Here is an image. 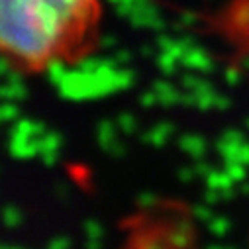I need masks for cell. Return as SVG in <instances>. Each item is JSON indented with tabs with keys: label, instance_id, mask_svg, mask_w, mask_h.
Wrapping results in <instances>:
<instances>
[{
	"label": "cell",
	"instance_id": "cell-22",
	"mask_svg": "<svg viewBox=\"0 0 249 249\" xmlns=\"http://www.w3.org/2000/svg\"><path fill=\"white\" fill-rule=\"evenodd\" d=\"M191 214H193V218L195 220H198V222H210V218L214 216L212 214V206L208 204V202H200V204H195L193 206V210H191Z\"/></svg>",
	"mask_w": 249,
	"mask_h": 249
},
{
	"label": "cell",
	"instance_id": "cell-7",
	"mask_svg": "<svg viewBox=\"0 0 249 249\" xmlns=\"http://www.w3.org/2000/svg\"><path fill=\"white\" fill-rule=\"evenodd\" d=\"M67 65H65V61L63 59H59V57H49L45 61V75H47V81L51 85H59L61 81H63V77L67 75Z\"/></svg>",
	"mask_w": 249,
	"mask_h": 249
},
{
	"label": "cell",
	"instance_id": "cell-4",
	"mask_svg": "<svg viewBox=\"0 0 249 249\" xmlns=\"http://www.w3.org/2000/svg\"><path fill=\"white\" fill-rule=\"evenodd\" d=\"M173 132H175V126L171 122H159L157 126H153L149 132H145L140 138V142L147 143V145H153V147H161V145L167 143V140L173 136Z\"/></svg>",
	"mask_w": 249,
	"mask_h": 249
},
{
	"label": "cell",
	"instance_id": "cell-50",
	"mask_svg": "<svg viewBox=\"0 0 249 249\" xmlns=\"http://www.w3.org/2000/svg\"><path fill=\"white\" fill-rule=\"evenodd\" d=\"M243 126H245V128L249 130V118H245V124H243Z\"/></svg>",
	"mask_w": 249,
	"mask_h": 249
},
{
	"label": "cell",
	"instance_id": "cell-2",
	"mask_svg": "<svg viewBox=\"0 0 249 249\" xmlns=\"http://www.w3.org/2000/svg\"><path fill=\"white\" fill-rule=\"evenodd\" d=\"M8 153L14 159H32L36 155H39V142L34 136H26V134H18V132H10L8 136Z\"/></svg>",
	"mask_w": 249,
	"mask_h": 249
},
{
	"label": "cell",
	"instance_id": "cell-36",
	"mask_svg": "<svg viewBox=\"0 0 249 249\" xmlns=\"http://www.w3.org/2000/svg\"><path fill=\"white\" fill-rule=\"evenodd\" d=\"M235 161H239V163H243V165H249V143H247V142H243V143L239 145L237 155H235Z\"/></svg>",
	"mask_w": 249,
	"mask_h": 249
},
{
	"label": "cell",
	"instance_id": "cell-30",
	"mask_svg": "<svg viewBox=\"0 0 249 249\" xmlns=\"http://www.w3.org/2000/svg\"><path fill=\"white\" fill-rule=\"evenodd\" d=\"M195 177H196L195 167H180V169L177 171V178H178L180 182H191Z\"/></svg>",
	"mask_w": 249,
	"mask_h": 249
},
{
	"label": "cell",
	"instance_id": "cell-39",
	"mask_svg": "<svg viewBox=\"0 0 249 249\" xmlns=\"http://www.w3.org/2000/svg\"><path fill=\"white\" fill-rule=\"evenodd\" d=\"M39 157H41L43 165L53 167V165L59 161V151H43V153H39Z\"/></svg>",
	"mask_w": 249,
	"mask_h": 249
},
{
	"label": "cell",
	"instance_id": "cell-11",
	"mask_svg": "<svg viewBox=\"0 0 249 249\" xmlns=\"http://www.w3.org/2000/svg\"><path fill=\"white\" fill-rule=\"evenodd\" d=\"M231 184H235V182L231 180V177H230L224 169H222V171L212 169V173L206 177V186H208V189L224 191V189H228V186H231Z\"/></svg>",
	"mask_w": 249,
	"mask_h": 249
},
{
	"label": "cell",
	"instance_id": "cell-46",
	"mask_svg": "<svg viewBox=\"0 0 249 249\" xmlns=\"http://www.w3.org/2000/svg\"><path fill=\"white\" fill-rule=\"evenodd\" d=\"M239 195L249 196V180H243V182H241V186H239Z\"/></svg>",
	"mask_w": 249,
	"mask_h": 249
},
{
	"label": "cell",
	"instance_id": "cell-13",
	"mask_svg": "<svg viewBox=\"0 0 249 249\" xmlns=\"http://www.w3.org/2000/svg\"><path fill=\"white\" fill-rule=\"evenodd\" d=\"M230 228H231V224H230V220H228L226 216H212L210 222H208V231H210L214 237H224V235H228Z\"/></svg>",
	"mask_w": 249,
	"mask_h": 249
},
{
	"label": "cell",
	"instance_id": "cell-3",
	"mask_svg": "<svg viewBox=\"0 0 249 249\" xmlns=\"http://www.w3.org/2000/svg\"><path fill=\"white\" fill-rule=\"evenodd\" d=\"M180 65L191 69V71H198V73H210L214 69V61L212 57L202 49V47H191L184 53V57L180 59Z\"/></svg>",
	"mask_w": 249,
	"mask_h": 249
},
{
	"label": "cell",
	"instance_id": "cell-45",
	"mask_svg": "<svg viewBox=\"0 0 249 249\" xmlns=\"http://www.w3.org/2000/svg\"><path fill=\"white\" fill-rule=\"evenodd\" d=\"M6 81H12V83H18V81H24V77H22V73L20 71H16V69H12L6 77H4Z\"/></svg>",
	"mask_w": 249,
	"mask_h": 249
},
{
	"label": "cell",
	"instance_id": "cell-48",
	"mask_svg": "<svg viewBox=\"0 0 249 249\" xmlns=\"http://www.w3.org/2000/svg\"><path fill=\"white\" fill-rule=\"evenodd\" d=\"M87 247H89V249H100V241H94V239H87Z\"/></svg>",
	"mask_w": 249,
	"mask_h": 249
},
{
	"label": "cell",
	"instance_id": "cell-34",
	"mask_svg": "<svg viewBox=\"0 0 249 249\" xmlns=\"http://www.w3.org/2000/svg\"><path fill=\"white\" fill-rule=\"evenodd\" d=\"M178 24H180L182 30L195 26V24H196V14H195V12H182L180 18H178Z\"/></svg>",
	"mask_w": 249,
	"mask_h": 249
},
{
	"label": "cell",
	"instance_id": "cell-42",
	"mask_svg": "<svg viewBox=\"0 0 249 249\" xmlns=\"http://www.w3.org/2000/svg\"><path fill=\"white\" fill-rule=\"evenodd\" d=\"M237 193H239V191H235V186H233V184H231V186H228V189H224V191H222V198H224V202L233 200Z\"/></svg>",
	"mask_w": 249,
	"mask_h": 249
},
{
	"label": "cell",
	"instance_id": "cell-49",
	"mask_svg": "<svg viewBox=\"0 0 249 249\" xmlns=\"http://www.w3.org/2000/svg\"><path fill=\"white\" fill-rule=\"evenodd\" d=\"M241 67H243V69H249V55H245V57L241 59Z\"/></svg>",
	"mask_w": 249,
	"mask_h": 249
},
{
	"label": "cell",
	"instance_id": "cell-5",
	"mask_svg": "<svg viewBox=\"0 0 249 249\" xmlns=\"http://www.w3.org/2000/svg\"><path fill=\"white\" fill-rule=\"evenodd\" d=\"M178 147L186 155H191L195 161L196 159H204V155H206V140L202 136H196V134H184V136H180Z\"/></svg>",
	"mask_w": 249,
	"mask_h": 249
},
{
	"label": "cell",
	"instance_id": "cell-6",
	"mask_svg": "<svg viewBox=\"0 0 249 249\" xmlns=\"http://www.w3.org/2000/svg\"><path fill=\"white\" fill-rule=\"evenodd\" d=\"M153 90L157 92L159 104H163V106H173V104H178V100H180V92L169 81H163V79L155 81L153 83Z\"/></svg>",
	"mask_w": 249,
	"mask_h": 249
},
{
	"label": "cell",
	"instance_id": "cell-16",
	"mask_svg": "<svg viewBox=\"0 0 249 249\" xmlns=\"http://www.w3.org/2000/svg\"><path fill=\"white\" fill-rule=\"evenodd\" d=\"M2 224L6 228H18L22 224V212L18 206L14 204H8L2 208Z\"/></svg>",
	"mask_w": 249,
	"mask_h": 249
},
{
	"label": "cell",
	"instance_id": "cell-1",
	"mask_svg": "<svg viewBox=\"0 0 249 249\" xmlns=\"http://www.w3.org/2000/svg\"><path fill=\"white\" fill-rule=\"evenodd\" d=\"M128 20L134 28H147V30H155V32H163L167 28L165 18L161 16L159 8L151 0H142V2H138L136 10L132 12V16Z\"/></svg>",
	"mask_w": 249,
	"mask_h": 249
},
{
	"label": "cell",
	"instance_id": "cell-35",
	"mask_svg": "<svg viewBox=\"0 0 249 249\" xmlns=\"http://www.w3.org/2000/svg\"><path fill=\"white\" fill-rule=\"evenodd\" d=\"M114 59L118 61V65H120V67H126L130 61H132V53H130L128 49H118V51L114 53Z\"/></svg>",
	"mask_w": 249,
	"mask_h": 249
},
{
	"label": "cell",
	"instance_id": "cell-43",
	"mask_svg": "<svg viewBox=\"0 0 249 249\" xmlns=\"http://www.w3.org/2000/svg\"><path fill=\"white\" fill-rule=\"evenodd\" d=\"M57 196H59V200H63V202L69 200V189H67V184H57Z\"/></svg>",
	"mask_w": 249,
	"mask_h": 249
},
{
	"label": "cell",
	"instance_id": "cell-41",
	"mask_svg": "<svg viewBox=\"0 0 249 249\" xmlns=\"http://www.w3.org/2000/svg\"><path fill=\"white\" fill-rule=\"evenodd\" d=\"M10 71H12V67H10V59H8V55H4L2 59H0V75L6 77Z\"/></svg>",
	"mask_w": 249,
	"mask_h": 249
},
{
	"label": "cell",
	"instance_id": "cell-29",
	"mask_svg": "<svg viewBox=\"0 0 249 249\" xmlns=\"http://www.w3.org/2000/svg\"><path fill=\"white\" fill-rule=\"evenodd\" d=\"M71 245V239L67 235H55L53 239H49L47 249H67Z\"/></svg>",
	"mask_w": 249,
	"mask_h": 249
},
{
	"label": "cell",
	"instance_id": "cell-28",
	"mask_svg": "<svg viewBox=\"0 0 249 249\" xmlns=\"http://www.w3.org/2000/svg\"><path fill=\"white\" fill-rule=\"evenodd\" d=\"M193 167H195V173H196V177H202V178H206V177L212 173V169H214V167H212L208 161H204V159H196Z\"/></svg>",
	"mask_w": 249,
	"mask_h": 249
},
{
	"label": "cell",
	"instance_id": "cell-32",
	"mask_svg": "<svg viewBox=\"0 0 249 249\" xmlns=\"http://www.w3.org/2000/svg\"><path fill=\"white\" fill-rule=\"evenodd\" d=\"M220 138H224V140H228V142H233V143H243V142H245L243 134H241L239 130H233V128L226 130V132H224Z\"/></svg>",
	"mask_w": 249,
	"mask_h": 249
},
{
	"label": "cell",
	"instance_id": "cell-51",
	"mask_svg": "<svg viewBox=\"0 0 249 249\" xmlns=\"http://www.w3.org/2000/svg\"><path fill=\"white\" fill-rule=\"evenodd\" d=\"M106 2H110V4H118L120 0H106Z\"/></svg>",
	"mask_w": 249,
	"mask_h": 249
},
{
	"label": "cell",
	"instance_id": "cell-20",
	"mask_svg": "<svg viewBox=\"0 0 249 249\" xmlns=\"http://www.w3.org/2000/svg\"><path fill=\"white\" fill-rule=\"evenodd\" d=\"M83 230H85L87 239L102 241V237H104V228H102V224H100L98 220H94V218L87 220V222H85V226H83Z\"/></svg>",
	"mask_w": 249,
	"mask_h": 249
},
{
	"label": "cell",
	"instance_id": "cell-40",
	"mask_svg": "<svg viewBox=\"0 0 249 249\" xmlns=\"http://www.w3.org/2000/svg\"><path fill=\"white\" fill-rule=\"evenodd\" d=\"M116 43H118V39H116L114 36H110V34H104V36L100 37V47H102V49H114Z\"/></svg>",
	"mask_w": 249,
	"mask_h": 249
},
{
	"label": "cell",
	"instance_id": "cell-25",
	"mask_svg": "<svg viewBox=\"0 0 249 249\" xmlns=\"http://www.w3.org/2000/svg\"><path fill=\"white\" fill-rule=\"evenodd\" d=\"M175 43H177V37H173V36H167V34H159L157 36V47H159V51H171L173 47H175Z\"/></svg>",
	"mask_w": 249,
	"mask_h": 249
},
{
	"label": "cell",
	"instance_id": "cell-10",
	"mask_svg": "<svg viewBox=\"0 0 249 249\" xmlns=\"http://www.w3.org/2000/svg\"><path fill=\"white\" fill-rule=\"evenodd\" d=\"M39 142V153L43 151H59L61 145H63V136L59 132H53V130H47L43 136L37 138Z\"/></svg>",
	"mask_w": 249,
	"mask_h": 249
},
{
	"label": "cell",
	"instance_id": "cell-19",
	"mask_svg": "<svg viewBox=\"0 0 249 249\" xmlns=\"http://www.w3.org/2000/svg\"><path fill=\"white\" fill-rule=\"evenodd\" d=\"M216 89H212V90H198V92H195V96H196V108L198 110H210V108H214V100H216Z\"/></svg>",
	"mask_w": 249,
	"mask_h": 249
},
{
	"label": "cell",
	"instance_id": "cell-27",
	"mask_svg": "<svg viewBox=\"0 0 249 249\" xmlns=\"http://www.w3.org/2000/svg\"><path fill=\"white\" fill-rule=\"evenodd\" d=\"M224 81H226V85H230V87L239 85V83H241V71L235 69V67L226 69V73H224Z\"/></svg>",
	"mask_w": 249,
	"mask_h": 249
},
{
	"label": "cell",
	"instance_id": "cell-24",
	"mask_svg": "<svg viewBox=\"0 0 249 249\" xmlns=\"http://www.w3.org/2000/svg\"><path fill=\"white\" fill-rule=\"evenodd\" d=\"M136 204L140 206V208H153L155 204H157V196L153 195V193H142V195H138V198H136Z\"/></svg>",
	"mask_w": 249,
	"mask_h": 249
},
{
	"label": "cell",
	"instance_id": "cell-23",
	"mask_svg": "<svg viewBox=\"0 0 249 249\" xmlns=\"http://www.w3.org/2000/svg\"><path fill=\"white\" fill-rule=\"evenodd\" d=\"M202 81H204V79L198 77V75H195V73H184V75L180 77V85H182L184 90H196Z\"/></svg>",
	"mask_w": 249,
	"mask_h": 249
},
{
	"label": "cell",
	"instance_id": "cell-31",
	"mask_svg": "<svg viewBox=\"0 0 249 249\" xmlns=\"http://www.w3.org/2000/svg\"><path fill=\"white\" fill-rule=\"evenodd\" d=\"M106 153H108L110 157H114V159H122L124 155H126V145H124V143H120V142L116 140V142L110 145V149H108Z\"/></svg>",
	"mask_w": 249,
	"mask_h": 249
},
{
	"label": "cell",
	"instance_id": "cell-37",
	"mask_svg": "<svg viewBox=\"0 0 249 249\" xmlns=\"http://www.w3.org/2000/svg\"><path fill=\"white\" fill-rule=\"evenodd\" d=\"M178 104H182V106H196V96H195V92L193 90H184V92H180V100H178Z\"/></svg>",
	"mask_w": 249,
	"mask_h": 249
},
{
	"label": "cell",
	"instance_id": "cell-21",
	"mask_svg": "<svg viewBox=\"0 0 249 249\" xmlns=\"http://www.w3.org/2000/svg\"><path fill=\"white\" fill-rule=\"evenodd\" d=\"M191 237H193V233L173 228V231H171V235H169L167 243H169V245H173V247H186V245L191 243Z\"/></svg>",
	"mask_w": 249,
	"mask_h": 249
},
{
	"label": "cell",
	"instance_id": "cell-14",
	"mask_svg": "<svg viewBox=\"0 0 249 249\" xmlns=\"http://www.w3.org/2000/svg\"><path fill=\"white\" fill-rule=\"evenodd\" d=\"M116 126L120 128L122 134L130 136V134H134L136 128H138V120H136V116L130 114V112H122V114H118V118H116Z\"/></svg>",
	"mask_w": 249,
	"mask_h": 249
},
{
	"label": "cell",
	"instance_id": "cell-26",
	"mask_svg": "<svg viewBox=\"0 0 249 249\" xmlns=\"http://www.w3.org/2000/svg\"><path fill=\"white\" fill-rule=\"evenodd\" d=\"M140 104H142L143 108H153L155 104H159V96H157V92H155L153 89L142 92V96H140Z\"/></svg>",
	"mask_w": 249,
	"mask_h": 249
},
{
	"label": "cell",
	"instance_id": "cell-15",
	"mask_svg": "<svg viewBox=\"0 0 249 249\" xmlns=\"http://www.w3.org/2000/svg\"><path fill=\"white\" fill-rule=\"evenodd\" d=\"M104 65V57H94V55H87L83 59L77 61V69L85 71V73H98Z\"/></svg>",
	"mask_w": 249,
	"mask_h": 249
},
{
	"label": "cell",
	"instance_id": "cell-47",
	"mask_svg": "<svg viewBox=\"0 0 249 249\" xmlns=\"http://www.w3.org/2000/svg\"><path fill=\"white\" fill-rule=\"evenodd\" d=\"M142 53H143L145 57H153V47H151V45H143V47H142Z\"/></svg>",
	"mask_w": 249,
	"mask_h": 249
},
{
	"label": "cell",
	"instance_id": "cell-8",
	"mask_svg": "<svg viewBox=\"0 0 249 249\" xmlns=\"http://www.w3.org/2000/svg\"><path fill=\"white\" fill-rule=\"evenodd\" d=\"M0 96H2V100H12V102L24 100L28 98V87L24 85V81H18V83L6 81L0 87Z\"/></svg>",
	"mask_w": 249,
	"mask_h": 249
},
{
	"label": "cell",
	"instance_id": "cell-33",
	"mask_svg": "<svg viewBox=\"0 0 249 249\" xmlns=\"http://www.w3.org/2000/svg\"><path fill=\"white\" fill-rule=\"evenodd\" d=\"M204 202H208L210 206H214V204H218V202H224V198H222V191L208 189V191L204 193Z\"/></svg>",
	"mask_w": 249,
	"mask_h": 249
},
{
	"label": "cell",
	"instance_id": "cell-9",
	"mask_svg": "<svg viewBox=\"0 0 249 249\" xmlns=\"http://www.w3.org/2000/svg\"><path fill=\"white\" fill-rule=\"evenodd\" d=\"M96 142L100 145V149L106 153L110 149V145L116 142V134H114V124L110 120H102L96 126Z\"/></svg>",
	"mask_w": 249,
	"mask_h": 249
},
{
	"label": "cell",
	"instance_id": "cell-38",
	"mask_svg": "<svg viewBox=\"0 0 249 249\" xmlns=\"http://www.w3.org/2000/svg\"><path fill=\"white\" fill-rule=\"evenodd\" d=\"M230 106H231V100H230L226 94H216V100H214V108H216V110L226 112Z\"/></svg>",
	"mask_w": 249,
	"mask_h": 249
},
{
	"label": "cell",
	"instance_id": "cell-12",
	"mask_svg": "<svg viewBox=\"0 0 249 249\" xmlns=\"http://www.w3.org/2000/svg\"><path fill=\"white\" fill-rule=\"evenodd\" d=\"M178 63H180V61H178L171 51H161V53L155 57V65H157L159 71H161L163 75H167V77L175 75Z\"/></svg>",
	"mask_w": 249,
	"mask_h": 249
},
{
	"label": "cell",
	"instance_id": "cell-44",
	"mask_svg": "<svg viewBox=\"0 0 249 249\" xmlns=\"http://www.w3.org/2000/svg\"><path fill=\"white\" fill-rule=\"evenodd\" d=\"M237 22H239L241 26H247V24H249V6H245V8L239 12V16H237Z\"/></svg>",
	"mask_w": 249,
	"mask_h": 249
},
{
	"label": "cell",
	"instance_id": "cell-17",
	"mask_svg": "<svg viewBox=\"0 0 249 249\" xmlns=\"http://www.w3.org/2000/svg\"><path fill=\"white\" fill-rule=\"evenodd\" d=\"M245 167H247V165H243V163H239V161H226L224 171L231 177L233 182H243V180H245V175H247Z\"/></svg>",
	"mask_w": 249,
	"mask_h": 249
},
{
	"label": "cell",
	"instance_id": "cell-18",
	"mask_svg": "<svg viewBox=\"0 0 249 249\" xmlns=\"http://www.w3.org/2000/svg\"><path fill=\"white\" fill-rule=\"evenodd\" d=\"M20 118V108L16 102L12 100H4V104L0 106V120L4 124H10V122H16Z\"/></svg>",
	"mask_w": 249,
	"mask_h": 249
}]
</instances>
